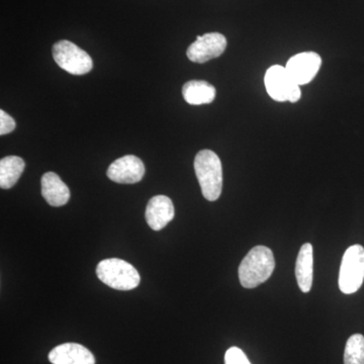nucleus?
I'll use <instances>...</instances> for the list:
<instances>
[{"instance_id": "f257e3e1", "label": "nucleus", "mask_w": 364, "mask_h": 364, "mask_svg": "<svg viewBox=\"0 0 364 364\" xmlns=\"http://www.w3.org/2000/svg\"><path fill=\"white\" fill-rule=\"evenodd\" d=\"M275 267L272 251L265 246H256L249 251L239 267L242 287L254 289L272 277Z\"/></svg>"}, {"instance_id": "a211bd4d", "label": "nucleus", "mask_w": 364, "mask_h": 364, "mask_svg": "<svg viewBox=\"0 0 364 364\" xmlns=\"http://www.w3.org/2000/svg\"><path fill=\"white\" fill-rule=\"evenodd\" d=\"M16 129V122L13 117L4 111H0V135L4 136L11 133Z\"/></svg>"}, {"instance_id": "0eeeda50", "label": "nucleus", "mask_w": 364, "mask_h": 364, "mask_svg": "<svg viewBox=\"0 0 364 364\" xmlns=\"http://www.w3.org/2000/svg\"><path fill=\"white\" fill-rule=\"evenodd\" d=\"M227 48V40L220 33H208L196 38L195 43L189 46L188 58L195 63L203 64L221 56Z\"/></svg>"}, {"instance_id": "6e6552de", "label": "nucleus", "mask_w": 364, "mask_h": 364, "mask_svg": "<svg viewBox=\"0 0 364 364\" xmlns=\"http://www.w3.org/2000/svg\"><path fill=\"white\" fill-rule=\"evenodd\" d=\"M322 65V58L315 52H304L294 55L287 61V70L296 85L310 83Z\"/></svg>"}, {"instance_id": "ddd939ff", "label": "nucleus", "mask_w": 364, "mask_h": 364, "mask_svg": "<svg viewBox=\"0 0 364 364\" xmlns=\"http://www.w3.org/2000/svg\"><path fill=\"white\" fill-rule=\"evenodd\" d=\"M313 246L305 243L299 249L296 262V277L299 289L303 293H309L313 286L314 274Z\"/></svg>"}, {"instance_id": "f8f14e48", "label": "nucleus", "mask_w": 364, "mask_h": 364, "mask_svg": "<svg viewBox=\"0 0 364 364\" xmlns=\"http://www.w3.org/2000/svg\"><path fill=\"white\" fill-rule=\"evenodd\" d=\"M42 196L52 207H62L70 200V191L54 172H47L42 177Z\"/></svg>"}, {"instance_id": "1a4fd4ad", "label": "nucleus", "mask_w": 364, "mask_h": 364, "mask_svg": "<svg viewBox=\"0 0 364 364\" xmlns=\"http://www.w3.org/2000/svg\"><path fill=\"white\" fill-rule=\"evenodd\" d=\"M145 174V166L140 158L126 155L112 162L107 170L111 181L122 184H134L141 181Z\"/></svg>"}, {"instance_id": "39448f33", "label": "nucleus", "mask_w": 364, "mask_h": 364, "mask_svg": "<svg viewBox=\"0 0 364 364\" xmlns=\"http://www.w3.org/2000/svg\"><path fill=\"white\" fill-rule=\"evenodd\" d=\"M53 58L63 70L73 75H85L93 67L90 55L70 41L61 40L53 46Z\"/></svg>"}, {"instance_id": "dca6fc26", "label": "nucleus", "mask_w": 364, "mask_h": 364, "mask_svg": "<svg viewBox=\"0 0 364 364\" xmlns=\"http://www.w3.org/2000/svg\"><path fill=\"white\" fill-rule=\"evenodd\" d=\"M344 364H364V336L352 335L347 340L344 351Z\"/></svg>"}, {"instance_id": "f03ea898", "label": "nucleus", "mask_w": 364, "mask_h": 364, "mask_svg": "<svg viewBox=\"0 0 364 364\" xmlns=\"http://www.w3.org/2000/svg\"><path fill=\"white\" fill-rule=\"evenodd\" d=\"M195 171L203 196L210 202L220 198L223 188L222 162L210 150H203L195 158Z\"/></svg>"}, {"instance_id": "2eb2a0df", "label": "nucleus", "mask_w": 364, "mask_h": 364, "mask_svg": "<svg viewBox=\"0 0 364 364\" xmlns=\"http://www.w3.org/2000/svg\"><path fill=\"white\" fill-rule=\"evenodd\" d=\"M25 167V161L21 157L2 158L0 161V188L9 189L16 186Z\"/></svg>"}, {"instance_id": "9b49d317", "label": "nucleus", "mask_w": 364, "mask_h": 364, "mask_svg": "<svg viewBox=\"0 0 364 364\" xmlns=\"http://www.w3.org/2000/svg\"><path fill=\"white\" fill-rule=\"evenodd\" d=\"M52 364H95L93 354L83 345L64 343L53 348L49 353Z\"/></svg>"}, {"instance_id": "9d476101", "label": "nucleus", "mask_w": 364, "mask_h": 364, "mask_svg": "<svg viewBox=\"0 0 364 364\" xmlns=\"http://www.w3.org/2000/svg\"><path fill=\"white\" fill-rule=\"evenodd\" d=\"M176 215L172 200L166 196H156L151 198L146 208L147 224L154 231H160L167 226Z\"/></svg>"}, {"instance_id": "4468645a", "label": "nucleus", "mask_w": 364, "mask_h": 364, "mask_svg": "<svg viewBox=\"0 0 364 364\" xmlns=\"http://www.w3.org/2000/svg\"><path fill=\"white\" fill-rule=\"evenodd\" d=\"M217 95L215 86L203 80H191L182 87L184 100L191 105H208Z\"/></svg>"}, {"instance_id": "20e7f679", "label": "nucleus", "mask_w": 364, "mask_h": 364, "mask_svg": "<svg viewBox=\"0 0 364 364\" xmlns=\"http://www.w3.org/2000/svg\"><path fill=\"white\" fill-rule=\"evenodd\" d=\"M364 280V248L353 245L345 251L339 272V289L345 294L356 293Z\"/></svg>"}, {"instance_id": "f3484780", "label": "nucleus", "mask_w": 364, "mask_h": 364, "mask_svg": "<svg viewBox=\"0 0 364 364\" xmlns=\"http://www.w3.org/2000/svg\"><path fill=\"white\" fill-rule=\"evenodd\" d=\"M225 364H251L247 356L238 347L228 349L225 355Z\"/></svg>"}, {"instance_id": "7ed1b4c3", "label": "nucleus", "mask_w": 364, "mask_h": 364, "mask_svg": "<svg viewBox=\"0 0 364 364\" xmlns=\"http://www.w3.org/2000/svg\"><path fill=\"white\" fill-rule=\"evenodd\" d=\"M97 275L102 282L117 291H131L136 289L141 282L138 270L130 263L119 258L100 261L97 267Z\"/></svg>"}, {"instance_id": "423d86ee", "label": "nucleus", "mask_w": 364, "mask_h": 364, "mask_svg": "<svg viewBox=\"0 0 364 364\" xmlns=\"http://www.w3.org/2000/svg\"><path fill=\"white\" fill-rule=\"evenodd\" d=\"M264 83L268 95L277 102H296L301 98V88L291 77L286 67H270L265 73Z\"/></svg>"}]
</instances>
